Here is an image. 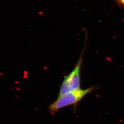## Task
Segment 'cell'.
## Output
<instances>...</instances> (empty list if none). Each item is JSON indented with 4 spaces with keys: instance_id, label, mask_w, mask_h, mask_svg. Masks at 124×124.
<instances>
[{
    "instance_id": "1",
    "label": "cell",
    "mask_w": 124,
    "mask_h": 124,
    "mask_svg": "<svg viewBox=\"0 0 124 124\" xmlns=\"http://www.w3.org/2000/svg\"><path fill=\"white\" fill-rule=\"evenodd\" d=\"M94 89V86L85 90L80 89L62 96H59L57 99L49 105V112L54 114L63 108L77 103Z\"/></svg>"
},
{
    "instance_id": "3",
    "label": "cell",
    "mask_w": 124,
    "mask_h": 124,
    "mask_svg": "<svg viewBox=\"0 0 124 124\" xmlns=\"http://www.w3.org/2000/svg\"><path fill=\"white\" fill-rule=\"evenodd\" d=\"M120 1L124 6V0H120Z\"/></svg>"
},
{
    "instance_id": "2",
    "label": "cell",
    "mask_w": 124,
    "mask_h": 124,
    "mask_svg": "<svg viewBox=\"0 0 124 124\" xmlns=\"http://www.w3.org/2000/svg\"><path fill=\"white\" fill-rule=\"evenodd\" d=\"M82 63V56H81L73 70L64 77L60 86L58 96L80 89V73Z\"/></svg>"
}]
</instances>
